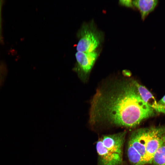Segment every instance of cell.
Listing matches in <instances>:
<instances>
[{
  "label": "cell",
  "mask_w": 165,
  "mask_h": 165,
  "mask_svg": "<svg viewBox=\"0 0 165 165\" xmlns=\"http://www.w3.org/2000/svg\"><path fill=\"white\" fill-rule=\"evenodd\" d=\"M126 132L103 136L97 142L99 165H121Z\"/></svg>",
  "instance_id": "cell-2"
},
{
  "label": "cell",
  "mask_w": 165,
  "mask_h": 165,
  "mask_svg": "<svg viewBox=\"0 0 165 165\" xmlns=\"http://www.w3.org/2000/svg\"></svg>",
  "instance_id": "cell-13"
},
{
  "label": "cell",
  "mask_w": 165,
  "mask_h": 165,
  "mask_svg": "<svg viewBox=\"0 0 165 165\" xmlns=\"http://www.w3.org/2000/svg\"><path fill=\"white\" fill-rule=\"evenodd\" d=\"M120 2L121 4L128 7H131L133 5L131 0H122L120 1Z\"/></svg>",
  "instance_id": "cell-11"
},
{
  "label": "cell",
  "mask_w": 165,
  "mask_h": 165,
  "mask_svg": "<svg viewBox=\"0 0 165 165\" xmlns=\"http://www.w3.org/2000/svg\"><path fill=\"white\" fill-rule=\"evenodd\" d=\"M98 55L96 51L89 53L77 51L75 53L76 63L73 70L82 82L87 80Z\"/></svg>",
  "instance_id": "cell-6"
},
{
  "label": "cell",
  "mask_w": 165,
  "mask_h": 165,
  "mask_svg": "<svg viewBox=\"0 0 165 165\" xmlns=\"http://www.w3.org/2000/svg\"><path fill=\"white\" fill-rule=\"evenodd\" d=\"M147 128L148 137L145 154L138 165L151 164L155 152L160 146L165 142V126Z\"/></svg>",
  "instance_id": "cell-5"
},
{
  "label": "cell",
  "mask_w": 165,
  "mask_h": 165,
  "mask_svg": "<svg viewBox=\"0 0 165 165\" xmlns=\"http://www.w3.org/2000/svg\"><path fill=\"white\" fill-rule=\"evenodd\" d=\"M158 0H136L132 3L139 10L141 19L144 20L150 13L153 11L159 3Z\"/></svg>",
  "instance_id": "cell-7"
},
{
  "label": "cell",
  "mask_w": 165,
  "mask_h": 165,
  "mask_svg": "<svg viewBox=\"0 0 165 165\" xmlns=\"http://www.w3.org/2000/svg\"><path fill=\"white\" fill-rule=\"evenodd\" d=\"M78 52L89 53L95 51L100 44L101 36L92 22L83 24L77 33Z\"/></svg>",
  "instance_id": "cell-4"
},
{
  "label": "cell",
  "mask_w": 165,
  "mask_h": 165,
  "mask_svg": "<svg viewBox=\"0 0 165 165\" xmlns=\"http://www.w3.org/2000/svg\"><path fill=\"white\" fill-rule=\"evenodd\" d=\"M151 164L153 165H165V142L160 146L155 152Z\"/></svg>",
  "instance_id": "cell-9"
},
{
  "label": "cell",
  "mask_w": 165,
  "mask_h": 165,
  "mask_svg": "<svg viewBox=\"0 0 165 165\" xmlns=\"http://www.w3.org/2000/svg\"><path fill=\"white\" fill-rule=\"evenodd\" d=\"M136 85L139 95L142 101L156 112L158 104L152 94L145 86L136 81Z\"/></svg>",
  "instance_id": "cell-8"
},
{
  "label": "cell",
  "mask_w": 165,
  "mask_h": 165,
  "mask_svg": "<svg viewBox=\"0 0 165 165\" xmlns=\"http://www.w3.org/2000/svg\"><path fill=\"white\" fill-rule=\"evenodd\" d=\"M157 112L165 114V95L157 102Z\"/></svg>",
  "instance_id": "cell-10"
},
{
  "label": "cell",
  "mask_w": 165,
  "mask_h": 165,
  "mask_svg": "<svg viewBox=\"0 0 165 165\" xmlns=\"http://www.w3.org/2000/svg\"><path fill=\"white\" fill-rule=\"evenodd\" d=\"M147 137V128L136 130L131 134L127 151L131 165H138L143 159L145 153Z\"/></svg>",
  "instance_id": "cell-3"
},
{
  "label": "cell",
  "mask_w": 165,
  "mask_h": 165,
  "mask_svg": "<svg viewBox=\"0 0 165 165\" xmlns=\"http://www.w3.org/2000/svg\"><path fill=\"white\" fill-rule=\"evenodd\" d=\"M136 81L117 80L97 89L91 102L90 124L105 122L132 128L153 116L156 112L141 98Z\"/></svg>",
  "instance_id": "cell-1"
},
{
  "label": "cell",
  "mask_w": 165,
  "mask_h": 165,
  "mask_svg": "<svg viewBox=\"0 0 165 165\" xmlns=\"http://www.w3.org/2000/svg\"><path fill=\"white\" fill-rule=\"evenodd\" d=\"M2 1L0 0V36L1 33V11L2 6Z\"/></svg>",
  "instance_id": "cell-12"
}]
</instances>
